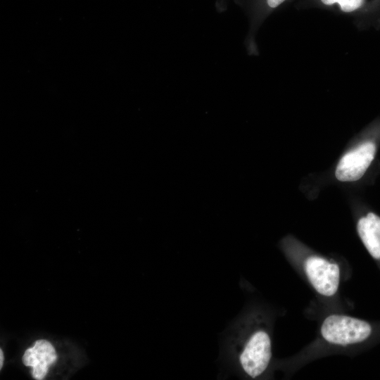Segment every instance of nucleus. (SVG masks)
<instances>
[{
    "label": "nucleus",
    "mask_w": 380,
    "mask_h": 380,
    "mask_svg": "<svg viewBox=\"0 0 380 380\" xmlns=\"http://www.w3.org/2000/svg\"><path fill=\"white\" fill-rule=\"evenodd\" d=\"M326 6L338 4L339 8L345 13H351L360 8L365 0H320Z\"/></svg>",
    "instance_id": "obj_7"
},
{
    "label": "nucleus",
    "mask_w": 380,
    "mask_h": 380,
    "mask_svg": "<svg viewBox=\"0 0 380 380\" xmlns=\"http://www.w3.org/2000/svg\"><path fill=\"white\" fill-rule=\"evenodd\" d=\"M3 362H4V353H3L2 349H1L0 350V368L2 367Z\"/></svg>",
    "instance_id": "obj_9"
},
{
    "label": "nucleus",
    "mask_w": 380,
    "mask_h": 380,
    "mask_svg": "<svg viewBox=\"0 0 380 380\" xmlns=\"http://www.w3.org/2000/svg\"><path fill=\"white\" fill-rule=\"evenodd\" d=\"M276 317L269 306L251 303L230 326L224 340V357L241 377H273L276 371L272 350Z\"/></svg>",
    "instance_id": "obj_2"
},
{
    "label": "nucleus",
    "mask_w": 380,
    "mask_h": 380,
    "mask_svg": "<svg viewBox=\"0 0 380 380\" xmlns=\"http://www.w3.org/2000/svg\"><path fill=\"white\" fill-rule=\"evenodd\" d=\"M314 339L297 353L275 361V370L289 377L306 365L334 355L355 356L380 343V320H369L331 311L316 319Z\"/></svg>",
    "instance_id": "obj_1"
},
{
    "label": "nucleus",
    "mask_w": 380,
    "mask_h": 380,
    "mask_svg": "<svg viewBox=\"0 0 380 380\" xmlns=\"http://www.w3.org/2000/svg\"><path fill=\"white\" fill-rule=\"evenodd\" d=\"M357 232L380 271V217L368 213L357 220Z\"/></svg>",
    "instance_id": "obj_6"
},
{
    "label": "nucleus",
    "mask_w": 380,
    "mask_h": 380,
    "mask_svg": "<svg viewBox=\"0 0 380 380\" xmlns=\"http://www.w3.org/2000/svg\"><path fill=\"white\" fill-rule=\"evenodd\" d=\"M375 153V144L372 141H366L346 153L336 166V179L341 182L360 179L372 163Z\"/></svg>",
    "instance_id": "obj_4"
},
{
    "label": "nucleus",
    "mask_w": 380,
    "mask_h": 380,
    "mask_svg": "<svg viewBox=\"0 0 380 380\" xmlns=\"http://www.w3.org/2000/svg\"><path fill=\"white\" fill-rule=\"evenodd\" d=\"M56 359L57 355L51 343L46 340H38L32 348L26 350L23 362L25 366L32 367V374L35 379L42 380Z\"/></svg>",
    "instance_id": "obj_5"
},
{
    "label": "nucleus",
    "mask_w": 380,
    "mask_h": 380,
    "mask_svg": "<svg viewBox=\"0 0 380 380\" xmlns=\"http://www.w3.org/2000/svg\"><path fill=\"white\" fill-rule=\"evenodd\" d=\"M286 0H266L267 6L270 8H275L284 3Z\"/></svg>",
    "instance_id": "obj_8"
},
{
    "label": "nucleus",
    "mask_w": 380,
    "mask_h": 380,
    "mask_svg": "<svg viewBox=\"0 0 380 380\" xmlns=\"http://www.w3.org/2000/svg\"><path fill=\"white\" fill-rule=\"evenodd\" d=\"M282 247L293 270L315 295L305 310V316L316 319L331 311L348 312L351 304L341 296V288L351 277V269L310 251L292 238L286 239Z\"/></svg>",
    "instance_id": "obj_3"
}]
</instances>
